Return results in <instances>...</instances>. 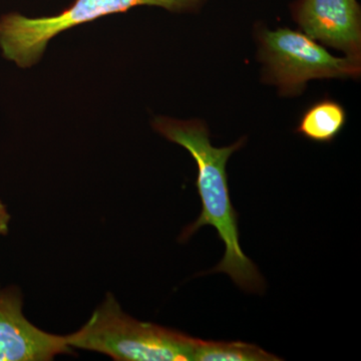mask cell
I'll return each mask as SVG.
<instances>
[{"mask_svg":"<svg viewBox=\"0 0 361 361\" xmlns=\"http://www.w3.org/2000/svg\"><path fill=\"white\" fill-rule=\"evenodd\" d=\"M65 337L71 349L97 351L120 361H192L198 341L130 317L111 293L82 329Z\"/></svg>","mask_w":361,"mask_h":361,"instance_id":"obj_2","label":"cell"},{"mask_svg":"<svg viewBox=\"0 0 361 361\" xmlns=\"http://www.w3.org/2000/svg\"><path fill=\"white\" fill-rule=\"evenodd\" d=\"M206 0H75L49 18H30L20 13L0 18V47L4 58L30 68L42 58L49 40L59 33L135 6H159L174 13L196 11Z\"/></svg>","mask_w":361,"mask_h":361,"instance_id":"obj_3","label":"cell"},{"mask_svg":"<svg viewBox=\"0 0 361 361\" xmlns=\"http://www.w3.org/2000/svg\"><path fill=\"white\" fill-rule=\"evenodd\" d=\"M157 132L187 149L198 168L196 186L202 202L200 216L187 226L180 240L187 241L205 226H213L225 245L219 264L208 273H225L234 283L249 293H260L264 280L258 268L242 251L239 242L238 214L232 205L226 166L234 152L243 146L244 139L224 148L212 146L206 125L200 121H179L158 116Z\"/></svg>","mask_w":361,"mask_h":361,"instance_id":"obj_1","label":"cell"},{"mask_svg":"<svg viewBox=\"0 0 361 361\" xmlns=\"http://www.w3.org/2000/svg\"><path fill=\"white\" fill-rule=\"evenodd\" d=\"M294 20L310 39L360 59L361 13L357 0H298Z\"/></svg>","mask_w":361,"mask_h":361,"instance_id":"obj_5","label":"cell"},{"mask_svg":"<svg viewBox=\"0 0 361 361\" xmlns=\"http://www.w3.org/2000/svg\"><path fill=\"white\" fill-rule=\"evenodd\" d=\"M195 361H276L281 358L242 341H205L198 339L195 346Z\"/></svg>","mask_w":361,"mask_h":361,"instance_id":"obj_8","label":"cell"},{"mask_svg":"<svg viewBox=\"0 0 361 361\" xmlns=\"http://www.w3.org/2000/svg\"><path fill=\"white\" fill-rule=\"evenodd\" d=\"M9 222H11V215L6 205L0 201V235H6L8 233Z\"/></svg>","mask_w":361,"mask_h":361,"instance_id":"obj_9","label":"cell"},{"mask_svg":"<svg viewBox=\"0 0 361 361\" xmlns=\"http://www.w3.org/2000/svg\"><path fill=\"white\" fill-rule=\"evenodd\" d=\"M71 353L65 336L37 329L23 312V298L14 287L0 288V361H49Z\"/></svg>","mask_w":361,"mask_h":361,"instance_id":"obj_6","label":"cell"},{"mask_svg":"<svg viewBox=\"0 0 361 361\" xmlns=\"http://www.w3.org/2000/svg\"><path fill=\"white\" fill-rule=\"evenodd\" d=\"M261 58L266 78L282 94H299L315 78H356L360 59L336 58L308 35L289 28L261 33Z\"/></svg>","mask_w":361,"mask_h":361,"instance_id":"obj_4","label":"cell"},{"mask_svg":"<svg viewBox=\"0 0 361 361\" xmlns=\"http://www.w3.org/2000/svg\"><path fill=\"white\" fill-rule=\"evenodd\" d=\"M345 122L343 106L331 99H323L303 114L296 132L312 142H330L339 135Z\"/></svg>","mask_w":361,"mask_h":361,"instance_id":"obj_7","label":"cell"}]
</instances>
